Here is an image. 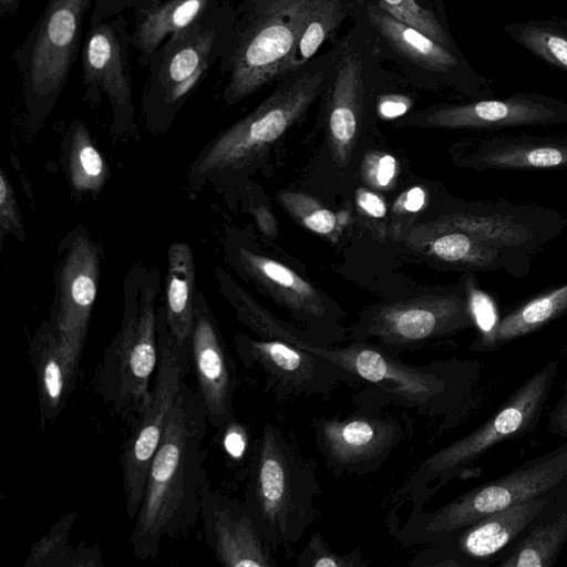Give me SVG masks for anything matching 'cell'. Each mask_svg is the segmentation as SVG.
I'll list each match as a JSON object with an SVG mask.
<instances>
[{"mask_svg": "<svg viewBox=\"0 0 567 567\" xmlns=\"http://www.w3.org/2000/svg\"><path fill=\"white\" fill-rule=\"evenodd\" d=\"M265 334L340 367L358 386H363L352 396L355 406L382 410L394 405L415 410L419 415L440 420L436 435L456 426L473 406L483 370V363L475 359L406 363L399 354L368 340L331 344L310 330L276 317Z\"/></svg>", "mask_w": 567, "mask_h": 567, "instance_id": "obj_1", "label": "cell"}, {"mask_svg": "<svg viewBox=\"0 0 567 567\" xmlns=\"http://www.w3.org/2000/svg\"><path fill=\"white\" fill-rule=\"evenodd\" d=\"M206 413L184 380L148 468L142 502L130 535L133 554L154 559L164 538L188 532L199 518L206 475L203 441Z\"/></svg>", "mask_w": 567, "mask_h": 567, "instance_id": "obj_2", "label": "cell"}, {"mask_svg": "<svg viewBox=\"0 0 567 567\" xmlns=\"http://www.w3.org/2000/svg\"><path fill=\"white\" fill-rule=\"evenodd\" d=\"M316 463L280 425L266 421L251 449L244 505L274 551L286 553L319 516Z\"/></svg>", "mask_w": 567, "mask_h": 567, "instance_id": "obj_3", "label": "cell"}, {"mask_svg": "<svg viewBox=\"0 0 567 567\" xmlns=\"http://www.w3.org/2000/svg\"><path fill=\"white\" fill-rule=\"evenodd\" d=\"M123 291L121 324L104 350L93 385L112 413L131 426L150 400V382L158 363L156 302L161 277L157 268L132 265Z\"/></svg>", "mask_w": 567, "mask_h": 567, "instance_id": "obj_4", "label": "cell"}, {"mask_svg": "<svg viewBox=\"0 0 567 567\" xmlns=\"http://www.w3.org/2000/svg\"><path fill=\"white\" fill-rule=\"evenodd\" d=\"M564 488H567V442L437 508L425 511L424 506L414 505L403 520L398 511L390 509L384 524L401 546H426L489 514Z\"/></svg>", "mask_w": 567, "mask_h": 567, "instance_id": "obj_5", "label": "cell"}, {"mask_svg": "<svg viewBox=\"0 0 567 567\" xmlns=\"http://www.w3.org/2000/svg\"><path fill=\"white\" fill-rule=\"evenodd\" d=\"M559 363L547 362L525 380L501 408L474 431L422 460L396 491L391 509L425 504L446 484L463 477L495 445L533 432L544 413Z\"/></svg>", "mask_w": 567, "mask_h": 567, "instance_id": "obj_6", "label": "cell"}, {"mask_svg": "<svg viewBox=\"0 0 567 567\" xmlns=\"http://www.w3.org/2000/svg\"><path fill=\"white\" fill-rule=\"evenodd\" d=\"M326 81V71L289 79L251 113L213 137L188 171L189 187L221 182L254 164L308 111Z\"/></svg>", "mask_w": 567, "mask_h": 567, "instance_id": "obj_7", "label": "cell"}, {"mask_svg": "<svg viewBox=\"0 0 567 567\" xmlns=\"http://www.w3.org/2000/svg\"><path fill=\"white\" fill-rule=\"evenodd\" d=\"M473 324L463 278L449 289L368 308L348 337L350 340L375 339L380 347L400 355L402 351L454 336Z\"/></svg>", "mask_w": 567, "mask_h": 567, "instance_id": "obj_8", "label": "cell"}, {"mask_svg": "<svg viewBox=\"0 0 567 567\" xmlns=\"http://www.w3.org/2000/svg\"><path fill=\"white\" fill-rule=\"evenodd\" d=\"M158 363L150 400L123 443L120 457L125 514L137 515L150 465L162 440L176 395L192 371L189 349L172 337L162 303L157 308Z\"/></svg>", "mask_w": 567, "mask_h": 567, "instance_id": "obj_9", "label": "cell"}, {"mask_svg": "<svg viewBox=\"0 0 567 567\" xmlns=\"http://www.w3.org/2000/svg\"><path fill=\"white\" fill-rule=\"evenodd\" d=\"M431 221L474 236L527 272L532 258L567 228V218L558 209L507 199L462 203Z\"/></svg>", "mask_w": 567, "mask_h": 567, "instance_id": "obj_10", "label": "cell"}, {"mask_svg": "<svg viewBox=\"0 0 567 567\" xmlns=\"http://www.w3.org/2000/svg\"><path fill=\"white\" fill-rule=\"evenodd\" d=\"M320 0H275L243 37L225 91L237 103L276 78L285 66L309 14Z\"/></svg>", "mask_w": 567, "mask_h": 567, "instance_id": "obj_11", "label": "cell"}, {"mask_svg": "<svg viewBox=\"0 0 567 567\" xmlns=\"http://www.w3.org/2000/svg\"><path fill=\"white\" fill-rule=\"evenodd\" d=\"M355 408L343 417L318 416L311 422L316 447L337 477H361L379 471L406 434L404 423L395 416Z\"/></svg>", "mask_w": 567, "mask_h": 567, "instance_id": "obj_12", "label": "cell"}, {"mask_svg": "<svg viewBox=\"0 0 567 567\" xmlns=\"http://www.w3.org/2000/svg\"><path fill=\"white\" fill-rule=\"evenodd\" d=\"M101 250L76 226L61 241L54 272V298L48 320L62 343L82 360L100 278Z\"/></svg>", "mask_w": 567, "mask_h": 567, "instance_id": "obj_13", "label": "cell"}, {"mask_svg": "<svg viewBox=\"0 0 567 567\" xmlns=\"http://www.w3.org/2000/svg\"><path fill=\"white\" fill-rule=\"evenodd\" d=\"M87 3L89 0H49L37 25L24 80L34 123L47 115L68 78Z\"/></svg>", "mask_w": 567, "mask_h": 567, "instance_id": "obj_14", "label": "cell"}, {"mask_svg": "<svg viewBox=\"0 0 567 567\" xmlns=\"http://www.w3.org/2000/svg\"><path fill=\"white\" fill-rule=\"evenodd\" d=\"M234 348L245 368L265 375V392L282 401L290 396L331 393L339 384L358 388L351 375L333 362L276 338L234 336Z\"/></svg>", "mask_w": 567, "mask_h": 567, "instance_id": "obj_15", "label": "cell"}, {"mask_svg": "<svg viewBox=\"0 0 567 567\" xmlns=\"http://www.w3.org/2000/svg\"><path fill=\"white\" fill-rule=\"evenodd\" d=\"M551 495L536 497L489 514L435 544L426 545L415 554L410 566L495 565Z\"/></svg>", "mask_w": 567, "mask_h": 567, "instance_id": "obj_16", "label": "cell"}, {"mask_svg": "<svg viewBox=\"0 0 567 567\" xmlns=\"http://www.w3.org/2000/svg\"><path fill=\"white\" fill-rule=\"evenodd\" d=\"M233 260L238 271L286 308L306 329L331 344L349 339L340 324V309L295 270L243 246L236 248Z\"/></svg>", "mask_w": 567, "mask_h": 567, "instance_id": "obj_17", "label": "cell"}, {"mask_svg": "<svg viewBox=\"0 0 567 567\" xmlns=\"http://www.w3.org/2000/svg\"><path fill=\"white\" fill-rule=\"evenodd\" d=\"M188 349L195 393L209 424L220 430L235 417L238 373L221 330L200 291L195 300Z\"/></svg>", "mask_w": 567, "mask_h": 567, "instance_id": "obj_18", "label": "cell"}, {"mask_svg": "<svg viewBox=\"0 0 567 567\" xmlns=\"http://www.w3.org/2000/svg\"><path fill=\"white\" fill-rule=\"evenodd\" d=\"M423 121L430 127L472 131L559 125L567 123V101L542 92H516L441 105Z\"/></svg>", "mask_w": 567, "mask_h": 567, "instance_id": "obj_19", "label": "cell"}, {"mask_svg": "<svg viewBox=\"0 0 567 567\" xmlns=\"http://www.w3.org/2000/svg\"><path fill=\"white\" fill-rule=\"evenodd\" d=\"M199 518L206 544L225 567H277L274 550L244 502L212 488L207 478L200 494Z\"/></svg>", "mask_w": 567, "mask_h": 567, "instance_id": "obj_20", "label": "cell"}, {"mask_svg": "<svg viewBox=\"0 0 567 567\" xmlns=\"http://www.w3.org/2000/svg\"><path fill=\"white\" fill-rule=\"evenodd\" d=\"M454 163L474 171L567 168V136L491 135L461 142Z\"/></svg>", "mask_w": 567, "mask_h": 567, "instance_id": "obj_21", "label": "cell"}, {"mask_svg": "<svg viewBox=\"0 0 567 567\" xmlns=\"http://www.w3.org/2000/svg\"><path fill=\"white\" fill-rule=\"evenodd\" d=\"M405 243L443 267L466 272L504 269L516 278L527 271L514 259L461 230L443 228L431 220L412 226Z\"/></svg>", "mask_w": 567, "mask_h": 567, "instance_id": "obj_22", "label": "cell"}, {"mask_svg": "<svg viewBox=\"0 0 567 567\" xmlns=\"http://www.w3.org/2000/svg\"><path fill=\"white\" fill-rule=\"evenodd\" d=\"M82 61L84 82L103 90L112 104L114 135H134L136 126L126 63L118 38L110 25L101 24L91 31Z\"/></svg>", "mask_w": 567, "mask_h": 567, "instance_id": "obj_23", "label": "cell"}, {"mask_svg": "<svg viewBox=\"0 0 567 567\" xmlns=\"http://www.w3.org/2000/svg\"><path fill=\"white\" fill-rule=\"evenodd\" d=\"M40 410V427L51 426L64 410L81 368L79 360L58 338L49 321H42L29 343Z\"/></svg>", "mask_w": 567, "mask_h": 567, "instance_id": "obj_24", "label": "cell"}, {"mask_svg": "<svg viewBox=\"0 0 567 567\" xmlns=\"http://www.w3.org/2000/svg\"><path fill=\"white\" fill-rule=\"evenodd\" d=\"M328 91V135L334 159L347 165L358 136L363 109L361 54L344 47L333 68Z\"/></svg>", "mask_w": 567, "mask_h": 567, "instance_id": "obj_25", "label": "cell"}, {"mask_svg": "<svg viewBox=\"0 0 567 567\" xmlns=\"http://www.w3.org/2000/svg\"><path fill=\"white\" fill-rule=\"evenodd\" d=\"M214 31L193 27L175 35L159 75L161 116L156 127L163 132L173 118L172 111L192 92L208 64Z\"/></svg>", "mask_w": 567, "mask_h": 567, "instance_id": "obj_26", "label": "cell"}, {"mask_svg": "<svg viewBox=\"0 0 567 567\" xmlns=\"http://www.w3.org/2000/svg\"><path fill=\"white\" fill-rule=\"evenodd\" d=\"M567 544V488L551 495L495 564L497 567H553Z\"/></svg>", "mask_w": 567, "mask_h": 567, "instance_id": "obj_27", "label": "cell"}, {"mask_svg": "<svg viewBox=\"0 0 567 567\" xmlns=\"http://www.w3.org/2000/svg\"><path fill=\"white\" fill-rule=\"evenodd\" d=\"M367 12L372 25L401 55L424 68L442 74H462L476 82L491 84L489 80L468 66L461 56L417 29L389 14L381 7L369 6Z\"/></svg>", "mask_w": 567, "mask_h": 567, "instance_id": "obj_28", "label": "cell"}, {"mask_svg": "<svg viewBox=\"0 0 567 567\" xmlns=\"http://www.w3.org/2000/svg\"><path fill=\"white\" fill-rule=\"evenodd\" d=\"M567 316V282L533 297L480 331L473 351L498 349Z\"/></svg>", "mask_w": 567, "mask_h": 567, "instance_id": "obj_29", "label": "cell"}, {"mask_svg": "<svg viewBox=\"0 0 567 567\" xmlns=\"http://www.w3.org/2000/svg\"><path fill=\"white\" fill-rule=\"evenodd\" d=\"M196 265L187 243H173L168 248L167 274L162 306L168 330L178 346L188 348L193 328Z\"/></svg>", "mask_w": 567, "mask_h": 567, "instance_id": "obj_30", "label": "cell"}, {"mask_svg": "<svg viewBox=\"0 0 567 567\" xmlns=\"http://www.w3.org/2000/svg\"><path fill=\"white\" fill-rule=\"evenodd\" d=\"M76 512L63 515L37 543L28 555L24 567H103L96 545L69 544Z\"/></svg>", "mask_w": 567, "mask_h": 567, "instance_id": "obj_31", "label": "cell"}, {"mask_svg": "<svg viewBox=\"0 0 567 567\" xmlns=\"http://www.w3.org/2000/svg\"><path fill=\"white\" fill-rule=\"evenodd\" d=\"M503 30L527 52L567 73V18L512 22Z\"/></svg>", "mask_w": 567, "mask_h": 567, "instance_id": "obj_32", "label": "cell"}, {"mask_svg": "<svg viewBox=\"0 0 567 567\" xmlns=\"http://www.w3.org/2000/svg\"><path fill=\"white\" fill-rule=\"evenodd\" d=\"M66 173L78 194H97L109 178L107 163L82 121H75L68 134Z\"/></svg>", "mask_w": 567, "mask_h": 567, "instance_id": "obj_33", "label": "cell"}, {"mask_svg": "<svg viewBox=\"0 0 567 567\" xmlns=\"http://www.w3.org/2000/svg\"><path fill=\"white\" fill-rule=\"evenodd\" d=\"M208 0H169L150 10L137 29V40L146 53L154 51L169 34L193 28L204 13Z\"/></svg>", "mask_w": 567, "mask_h": 567, "instance_id": "obj_34", "label": "cell"}, {"mask_svg": "<svg viewBox=\"0 0 567 567\" xmlns=\"http://www.w3.org/2000/svg\"><path fill=\"white\" fill-rule=\"evenodd\" d=\"M344 17L339 0H320L309 14L285 66V73L300 69L317 52Z\"/></svg>", "mask_w": 567, "mask_h": 567, "instance_id": "obj_35", "label": "cell"}, {"mask_svg": "<svg viewBox=\"0 0 567 567\" xmlns=\"http://www.w3.org/2000/svg\"><path fill=\"white\" fill-rule=\"evenodd\" d=\"M278 200L307 229L328 235L337 225V216L320 202L300 192L281 190Z\"/></svg>", "mask_w": 567, "mask_h": 567, "instance_id": "obj_36", "label": "cell"}, {"mask_svg": "<svg viewBox=\"0 0 567 567\" xmlns=\"http://www.w3.org/2000/svg\"><path fill=\"white\" fill-rule=\"evenodd\" d=\"M379 7L437 43L454 49L450 35L433 11L419 6L415 0H380Z\"/></svg>", "mask_w": 567, "mask_h": 567, "instance_id": "obj_37", "label": "cell"}, {"mask_svg": "<svg viewBox=\"0 0 567 567\" xmlns=\"http://www.w3.org/2000/svg\"><path fill=\"white\" fill-rule=\"evenodd\" d=\"M298 567H367L362 550L355 547L350 553L334 551L320 532H313L296 558Z\"/></svg>", "mask_w": 567, "mask_h": 567, "instance_id": "obj_38", "label": "cell"}, {"mask_svg": "<svg viewBox=\"0 0 567 567\" xmlns=\"http://www.w3.org/2000/svg\"><path fill=\"white\" fill-rule=\"evenodd\" d=\"M0 229L2 238L6 235H12L17 239H24V228L18 200L3 171L0 173Z\"/></svg>", "mask_w": 567, "mask_h": 567, "instance_id": "obj_39", "label": "cell"}, {"mask_svg": "<svg viewBox=\"0 0 567 567\" xmlns=\"http://www.w3.org/2000/svg\"><path fill=\"white\" fill-rule=\"evenodd\" d=\"M396 166V159L391 154L370 155L363 165V174L373 187L385 189L395 177Z\"/></svg>", "mask_w": 567, "mask_h": 567, "instance_id": "obj_40", "label": "cell"}, {"mask_svg": "<svg viewBox=\"0 0 567 567\" xmlns=\"http://www.w3.org/2000/svg\"><path fill=\"white\" fill-rule=\"evenodd\" d=\"M223 432V447L231 461H239L247 450V433L245 427L234 417L226 426L218 430Z\"/></svg>", "mask_w": 567, "mask_h": 567, "instance_id": "obj_41", "label": "cell"}, {"mask_svg": "<svg viewBox=\"0 0 567 567\" xmlns=\"http://www.w3.org/2000/svg\"><path fill=\"white\" fill-rule=\"evenodd\" d=\"M547 431L567 440V381L564 383L560 399L549 412Z\"/></svg>", "mask_w": 567, "mask_h": 567, "instance_id": "obj_42", "label": "cell"}, {"mask_svg": "<svg viewBox=\"0 0 567 567\" xmlns=\"http://www.w3.org/2000/svg\"><path fill=\"white\" fill-rule=\"evenodd\" d=\"M359 207L373 218H383L386 214L384 200L375 193L368 189H359L357 194Z\"/></svg>", "mask_w": 567, "mask_h": 567, "instance_id": "obj_43", "label": "cell"}, {"mask_svg": "<svg viewBox=\"0 0 567 567\" xmlns=\"http://www.w3.org/2000/svg\"><path fill=\"white\" fill-rule=\"evenodd\" d=\"M254 216L259 230L268 236L275 237L277 235V223L272 213L265 206L255 208Z\"/></svg>", "mask_w": 567, "mask_h": 567, "instance_id": "obj_44", "label": "cell"}, {"mask_svg": "<svg viewBox=\"0 0 567 567\" xmlns=\"http://www.w3.org/2000/svg\"><path fill=\"white\" fill-rule=\"evenodd\" d=\"M425 202V193L421 187H413L404 195L403 207L408 212H417Z\"/></svg>", "mask_w": 567, "mask_h": 567, "instance_id": "obj_45", "label": "cell"}, {"mask_svg": "<svg viewBox=\"0 0 567 567\" xmlns=\"http://www.w3.org/2000/svg\"><path fill=\"white\" fill-rule=\"evenodd\" d=\"M408 105L403 101L386 100L381 103L380 112L384 117L391 118L403 114Z\"/></svg>", "mask_w": 567, "mask_h": 567, "instance_id": "obj_46", "label": "cell"}, {"mask_svg": "<svg viewBox=\"0 0 567 567\" xmlns=\"http://www.w3.org/2000/svg\"><path fill=\"white\" fill-rule=\"evenodd\" d=\"M21 0H0V13L9 14L13 12Z\"/></svg>", "mask_w": 567, "mask_h": 567, "instance_id": "obj_47", "label": "cell"}, {"mask_svg": "<svg viewBox=\"0 0 567 567\" xmlns=\"http://www.w3.org/2000/svg\"><path fill=\"white\" fill-rule=\"evenodd\" d=\"M566 564H567V560H566Z\"/></svg>", "mask_w": 567, "mask_h": 567, "instance_id": "obj_48", "label": "cell"}, {"mask_svg": "<svg viewBox=\"0 0 567 567\" xmlns=\"http://www.w3.org/2000/svg\"><path fill=\"white\" fill-rule=\"evenodd\" d=\"M272 1H275V0H272Z\"/></svg>", "mask_w": 567, "mask_h": 567, "instance_id": "obj_49", "label": "cell"}]
</instances>
